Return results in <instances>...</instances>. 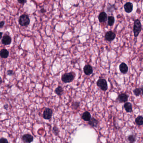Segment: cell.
Returning a JSON list of instances; mask_svg holds the SVG:
<instances>
[{"instance_id": "cell-19", "label": "cell", "mask_w": 143, "mask_h": 143, "mask_svg": "<svg viewBox=\"0 0 143 143\" xmlns=\"http://www.w3.org/2000/svg\"><path fill=\"white\" fill-rule=\"evenodd\" d=\"M134 94L136 97L139 96L141 94L143 93V87L141 88H136L133 90Z\"/></svg>"}, {"instance_id": "cell-25", "label": "cell", "mask_w": 143, "mask_h": 143, "mask_svg": "<svg viewBox=\"0 0 143 143\" xmlns=\"http://www.w3.org/2000/svg\"><path fill=\"white\" fill-rule=\"evenodd\" d=\"M0 143H9L8 140L5 138H0Z\"/></svg>"}, {"instance_id": "cell-9", "label": "cell", "mask_w": 143, "mask_h": 143, "mask_svg": "<svg viewBox=\"0 0 143 143\" xmlns=\"http://www.w3.org/2000/svg\"><path fill=\"white\" fill-rule=\"evenodd\" d=\"M84 72L85 75H86L87 76H89L90 75L92 74L93 72V68L92 66L89 64H87V65H85L84 67Z\"/></svg>"}, {"instance_id": "cell-22", "label": "cell", "mask_w": 143, "mask_h": 143, "mask_svg": "<svg viewBox=\"0 0 143 143\" xmlns=\"http://www.w3.org/2000/svg\"><path fill=\"white\" fill-rule=\"evenodd\" d=\"M128 139L130 143H134L136 141V138L133 135H131L128 136Z\"/></svg>"}, {"instance_id": "cell-16", "label": "cell", "mask_w": 143, "mask_h": 143, "mask_svg": "<svg viewBox=\"0 0 143 143\" xmlns=\"http://www.w3.org/2000/svg\"><path fill=\"white\" fill-rule=\"evenodd\" d=\"M9 56V52L6 49H3L0 51V56L1 58H7Z\"/></svg>"}, {"instance_id": "cell-1", "label": "cell", "mask_w": 143, "mask_h": 143, "mask_svg": "<svg viewBox=\"0 0 143 143\" xmlns=\"http://www.w3.org/2000/svg\"><path fill=\"white\" fill-rule=\"evenodd\" d=\"M76 73L73 71L66 73L63 74L61 76V80L65 83H71L73 82L76 77Z\"/></svg>"}, {"instance_id": "cell-3", "label": "cell", "mask_w": 143, "mask_h": 143, "mask_svg": "<svg viewBox=\"0 0 143 143\" xmlns=\"http://www.w3.org/2000/svg\"><path fill=\"white\" fill-rule=\"evenodd\" d=\"M30 18L27 14H22L19 17V22L21 26L22 27L28 26L30 24Z\"/></svg>"}, {"instance_id": "cell-7", "label": "cell", "mask_w": 143, "mask_h": 143, "mask_svg": "<svg viewBox=\"0 0 143 143\" xmlns=\"http://www.w3.org/2000/svg\"><path fill=\"white\" fill-rule=\"evenodd\" d=\"M22 140L24 143H31L34 140L33 136L30 134H25L22 136Z\"/></svg>"}, {"instance_id": "cell-13", "label": "cell", "mask_w": 143, "mask_h": 143, "mask_svg": "<svg viewBox=\"0 0 143 143\" xmlns=\"http://www.w3.org/2000/svg\"><path fill=\"white\" fill-rule=\"evenodd\" d=\"M120 71L122 73L126 74L128 71V68L125 63L123 62L119 66Z\"/></svg>"}, {"instance_id": "cell-4", "label": "cell", "mask_w": 143, "mask_h": 143, "mask_svg": "<svg viewBox=\"0 0 143 143\" xmlns=\"http://www.w3.org/2000/svg\"><path fill=\"white\" fill-rule=\"evenodd\" d=\"M97 85L102 91H106L108 90V83L104 79L99 78L97 82Z\"/></svg>"}, {"instance_id": "cell-21", "label": "cell", "mask_w": 143, "mask_h": 143, "mask_svg": "<svg viewBox=\"0 0 143 143\" xmlns=\"http://www.w3.org/2000/svg\"><path fill=\"white\" fill-rule=\"evenodd\" d=\"M115 18L113 16H109L108 18V26H112L115 23Z\"/></svg>"}, {"instance_id": "cell-20", "label": "cell", "mask_w": 143, "mask_h": 143, "mask_svg": "<svg viewBox=\"0 0 143 143\" xmlns=\"http://www.w3.org/2000/svg\"><path fill=\"white\" fill-rule=\"evenodd\" d=\"M135 123L137 125L141 126L143 124V118L141 115H139L136 118L135 120Z\"/></svg>"}, {"instance_id": "cell-8", "label": "cell", "mask_w": 143, "mask_h": 143, "mask_svg": "<svg viewBox=\"0 0 143 143\" xmlns=\"http://www.w3.org/2000/svg\"><path fill=\"white\" fill-rule=\"evenodd\" d=\"M128 95L125 93H121L118 95L117 100L120 103L126 102L128 100Z\"/></svg>"}, {"instance_id": "cell-31", "label": "cell", "mask_w": 143, "mask_h": 143, "mask_svg": "<svg viewBox=\"0 0 143 143\" xmlns=\"http://www.w3.org/2000/svg\"><path fill=\"white\" fill-rule=\"evenodd\" d=\"M2 32H0V40H1V38H2Z\"/></svg>"}, {"instance_id": "cell-5", "label": "cell", "mask_w": 143, "mask_h": 143, "mask_svg": "<svg viewBox=\"0 0 143 143\" xmlns=\"http://www.w3.org/2000/svg\"><path fill=\"white\" fill-rule=\"evenodd\" d=\"M116 37V34L113 32L112 31H108L105 33V39L107 41H112Z\"/></svg>"}, {"instance_id": "cell-29", "label": "cell", "mask_w": 143, "mask_h": 143, "mask_svg": "<svg viewBox=\"0 0 143 143\" xmlns=\"http://www.w3.org/2000/svg\"><path fill=\"white\" fill-rule=\"evenodd\" d=\"M40 11L42 13H45L46 12V10L44 8H42L40 10Z\"/></svg>"}, {"instance_id": "cell-23", "label": "cell", "mask_w": 143, "mask_h": 143, "mask_svg": "<svg viewBox=\"0 0 143 143\" xmlns=\"http://www.w3.org/2000/svg\"><path fill=\"white\" fill-rule=\"evenodd\" d=\"M53 132L56 136H58L60 132V130L57 126H54L53 128Z\"/></svg>"}, {"instance_id": "cell-12", "label": "cell", "mask_w": 143, "mask_h": 143, "mask_svg": "<svg viewBox=\"0 0 143 143\" xmlns=\"http://www.w3.org/2000/svg\"><path fill=\"white\" fill-rule=\"evenodd\" d=\"M107 18H108L107 14L104 11L100 12L98 16V19L99 22H105L107 20Z\"/></svg>"}, {"instance_id": "cell-18", "label": "cell", "mask_w": 143, "mask_h": 143, "mask_svg": "<svg viewBox=\"0 0 143 143\" xmlns=\"http://www.w3.org/2000/svg\"><path fill=\"white\" fill-rule=\"evenodd\" d=\"M63 92H64V90L62 87L60 86H58L55 90V93L59 96H61L63 93Z\"/></svg>"}, {"instance_id": "cell-11", "label": "cell", "mask_w": 143, "mask_h": 143, "mask_svg": "<svg viewBox=\"0 0 143 143\" xmlns=\"http://www.w3.org/2000/svg\"><path fill=\"white\" fill-rule=\"evenodd\" d=\"M124 8L125 11L127 13H131L133 10V4L130 2L126 3L124 5Z\"/></svg>"}, {"instance_id": "cell-27", "label": "cell", "mask_w": 143, "mask_h": 143, "mask_svg": "<svg viewBox=\"0 0 143 143\" xmlns=\"http://www.w3.org/2000/svg\"><path fill=\"white\" fill-rule=\"evenodd\" d=\"M17 1H18V2L19 3V4H22L23 5H24V4H25L27 2V1H26V0H25V1H24V0H21V1L18 0Z\"/></svg>"}, {"instance_id": "cell-2", "label": "cell", "mask_w": 143, "mask_h": 143, "mask_svg": "<svg viewBox=\"0 0 143 143\" xmlns=\"http://www.w3.org/2000/svg\"><path fill=\"white\" fill-rule=\"evenodd\" d=\"M141 30H142V25L141 24V21L139 19H136L134 21V28H133L134 36L135 37H136L139 35L141 31Z\"/></svg>"}, {"instance_id": "cell-26", "label": "cell", "mask_w": 143, "mask_h": 143, "mask_svg": "<svg viewBox=\"0 0 143 143\" xmlns=\"http://www.w3.org/2000/svg\"><path fill=\"white\" fill-rule=\"evenodd\" d=\"M7 74L8 76H12L14 75V72L11 70H8L7 71Z\"/></svg>"}, {"instance_id": "cell-15", "label": "cell", "mask_w": 143, "mask_h": 143, "mask_svg": "<svg viewBox=\"0 0 143 143\" xmlns=\"http://www.w3.org/2000/svg\"><path fill=\"white\" fill-rule=\"evenodd\" d=\"M82 118L84 121H89L91 119L92 117L90 112H89L88 111H86L82 115Z\"/></svg>"}, {"instance_id": "cell-32", "label": "cell", "mask_w": 143, "mask_h": 143, "mask_svg": "<svg viewBox=\"0 0 143 143\" xmlns=\"http://www.w3.org/2000/svg\"><path fill=\"white\" fill-rule=\"evenodd\" d=\"M2 83V79L1 77L0 76V84H1Z\"/></svg>"}, {"instance_id": "cell-24", "label": "cell", "mask_w": 143, "mask_h": 143, "mask_svg": "<svg viewBox=\"0 0 143 143\" xmlns=\"http://www.w3.org/2000/svg\"><path fill=\"white\" fill-rule=\"evenodd\" d=\"M79 106H80V102H75L72 104V107L73 109H78L79 108Z\"/></svg>"}, {"instance_id": "cell-30", "label": "cell", "mask_w": 143, "mask_h": 143, "mask_svg": "<svg viewBox=\"0 0 143 143\" xmlns=\"http://www.w3.org/2000/svg\"><path fill=\"white\" fill-rule=\"evenodd\" d=\"M8 108V104H5L4 106V109L5 110H7Z\"/></svg>"}, {"instance_id": "cell-33", "label": "cell", "mask_w": 143, "mask_h": 143, "mask_svg": "<svg viewBox=\"0 0 143 143\" xmlns=\"http://www.w3.org/2000/svg\"><path fill=\"white\" fill-rule=\"evenodd\" d=\"M0 95H1V92H0Z\"/></svg>"}, {"instance_id": "cell-6", "label": "cell", "mask_w": 143, "mask_h": 143, "mask_svg": "<svg viewBox=\"0 0 143 143\" xmlns=\"http://www.w3.org/2000/svg\"><path fill=\"white\" fill-rule=\"evenodd\" d=\"M53 110L49 108H46L43 113V117L45 120H50L52 117Z\"/></svg>"}, {"instance_id": "cell-28", "label": "cell", "mask_w": 143, "mask_h": 143, "mask_svg": "<svg viewBox=\"0 0 143 143\" xmlns=\"http://www.w3.org/2000/svg\"><path fill=\"white\" fill-rule=\"evenodd\" d=\"M5 25V22L4 21H1L0 22V28H2Z\"/></svg>"}, {"instance_id": "cell-14", "label": "cell", "mask_w": 143, "mask_h": 143, "mask_svg": "<svg viewBox=\"0 0 143 143\" xmlns=\"http://www.w3.org/2000/svg\"><path fill=\"white\" fill-rule=\"evenodd\" d=\"M88 124L91 126L96 128L98 126L99 122L95 118H91V119L88 121Z\"/></svg>"}, {"instance_id": "cell-17", "label": "cell", "mask_w": 143, "mask_h": 143, "mask_svg": "<svg viewBox=\"0 0 143 143\" xmlns=\"http://www.w3.org/2000/svg\"><path fill=\"white\" fill-rule=\"evenodd\" d=\"M124 108L125 111L127 112H132V105L129 102H126L124 105Z\"/></svg>"}, {"instance_id": "cell-10", "label": "cell", "mask_w": 143, "mask_h": 143, "mask_svg": "<svg viewBox=\"0 0 143 143\" xmlns=\"http://www.w3.org/2000/svg\"><path fill=\"white\" fill-rule=\"evenodd\" d=\"M11 41H12V39L11 37L7 34L4 35L1 40V42L2 43V44L5 45H9L11 43Z\"/></svg>"}]
</instances>
